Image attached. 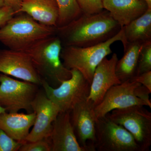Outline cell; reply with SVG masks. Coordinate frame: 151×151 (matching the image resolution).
Listing matches in <instances>:
<instances>
[{
	"label": "cell",
	"instance_id": "6da1fadb",
	"mask_svg": "<svg viewBox=\"0 0 151 151\" xmlns=\"http://www.w3.org/2000/svg\"><path fill=\"white\" fill-rule=\"evenodd\" d=\"M121 28L109 12L105 9L97 14L82 13L67 25L56 28V31L62 45L87 47L110 39Z\"/></svg>",
	"mask_w": 151,
	"mask_h": 151
},
{
	"label": "cell",
	"instance_id": "7a4b0ae2",
	"mask_svg": "<svg viewBox=\"0 0 151 151\" xmlns=\"http://www.w3.org/2000/svg\"><path fill=\"white\" fill-rule=\"evenodd\" d=\"M62 43L60 38L52 36L40 41L24 52L42 79L53 88L71 77L70 70L63 65L60 58Z\"/></svg>",
	"mask_w": 151,
	"mask_h": 151
},
{
	"label": "cell",
	"instance_id": "3957f363",
	"mask_svg": "<svg viewBox=\"0 0 151 151\" xmlns=\"http://www.w3.org/2000/svg\"><path fill=\"white\" fill-rule=\"evenodd\" d=\"M56 31V27L42 24L27 14L14 17L0 27V42L10 49L25 52Z\"/></svg>",
	"mask_w": 151,
	"mask_h": 151
},
{
	"label": "cell",
	"instance_id": "277c9868",
	"mask_svg": "<svg viewBox=\"0 0 151 151\" xmlns=\"http://www.w3.org/2000/svg\"><path fill=\"white\" fill-rule=\"evenodd\" d=\"M117 41L124 43V33L122 28L113 37L96 45L87 47L65 46L62 48L60 58L66 68L78 70L91 85L97 65L105 58L112 53L111 45Z\"/></svg>",
	"mask_w": 151,
	"mask_h": 151
},
{
	"label": "cell",
	"instance_id": "5b68a950",
	"mask_svg": "<svg viewBox=\"0 0 151 151\" xmlns=\"http://www.w3.org/2000/svg\"><path fill=\"white\" fill-rule=\"evenodd\" d=\"M71 77L56 88L50 86L44 79L41 86L47 97L59 108L60 112L70 111L78 103L89 96L90 84L78 70H70Z\"/></svg>",
	"mask_w": 151,
	"mask_h": 151
},
{
	"label": "cell",
	"instance_id": "8992f818",
	"mask_svg": "<svg viewBox=\"0 0 151 151\" xmlns=\"http://www.w3.org/2000/svg\"><path fill=\"white\" fill-rule=\"evenodd\" d=\"M107 116L124 127L134 137L141 151H148L151 145V113L142 105L116 109Z\"/></svg>",
	"mask_w": 151,
	"mask_h": 151
},
{
	"label": "cell",
	"instance_id": "52a82bcc",
	"mask_svg": "<svg viewBox=\"0 0 151 151\" xmlns=\"http://www.w3.org/2000/svg\"><path fill=\"white\" fill-rule=\"evenodd\" d=\"M38 84L20 81L9 76L0 74V105L9 113H17L24 110L32 113L31 103L37 94Z\"/></svg>",
	"mask_w": 151,
	"mask_h": 151
},
{
	"label": "cell",
	"instance_id": "ba28073f",
	"mask_svg": "<svg viewBox=\"0 0 151 151\" xmlns=\"http://www.w3.org/2000/svg\"><path fill=\"white\" fill-rule=\"evenodd\" d=\"M94 145L98 151H141L131 133L107 115L96 121Z\"/></svg>",
	"mask_w": 151,
	"mask_h": 151
},
{
	"label": "cell",
	"instance_id": "9c48e42d",
	"mask_svg": "<svg viewBox=\"0 0 151 151\" xmlns=\"http://www.w3.org/2000/svg\"><path fill=\"white\" fill-rule=\"evenodd\" d=\"M35 120L26 142H35L50 137L52 124L60 110L57 105L47 97L43 88L40 89L31 103Z\"/></svg>",
	"mask_w": 151,
	"mask_h": 151
},
{
	"label": "cell",
	"instance_id": "30bf717a",
	"mask_svg": "<svg viewBox=\"0 0 151 151\" xmlns=\"http://www.w3.org/2000/svg\"><path fill=\"white\" fill-rule=\"evenodd\" d=\"M141 84L129 80L111 87L103 100L94 108L96 118L104 117L111 111L134 105L148 106L136 94V89Z\"/></svg>",
	"mask_w": 151,
	"mask_h": 151
},
{
	"label": "cell",
	"instance_id": "8fae6325",
	"mask_svg": "<svg viewBox=\"0 0 151 151\" xmlns=\"http://www.w3.org/2000/svg\"><path fill=\"white\" fill-rule=\"evenodd\" d=\"M94 107L86 99L70 111V122L80 145L88 151H95L96 124Z\"/></svg>",
	"mask_w": 151,
	"mask_h": 151
},
{
	"label": "cell",
	"instance_id": "7c38bea8",
	"mask_svg": "<svg viewBox=\"0 0 151 151\" xmlns=\"http://www.w3.org/2000/svg\"><path fill=\"white\" fill-rule=\"evenodd\" d=\"M0 72L41 86L42 79L24 52L0 49Z\"/></svg>",
	"mask_w": 151,
	"mask_h": 151
},
{
	"label": "cell",
	"instance_id": "4fadbf2b",
	"mask_svg": "<svg viewBox=\"0 0 151 151\" xmlns=\"http://www.w3.org/2000/svg\"><path fill=\"white\" fill-rule=\"evenodd\" d=\"M118 55L114 53L110 59L105 57L95 69L90 92L86 100L94 108L103 100L105 94L111 87L122 83L116 73Z\"/></svg>",
	"mask_w": 151,
	"mask_h": 151
},
{
	"label": "cell",
	"instance_id": "5bb4252c",
	"mask_svg": "<svg viewBox=\"0 0 151 151\" xmlns=\"http://www.w3.org/2000/svg\"><path fill=\"white\" fill-rule=\"evenodd\" d=\"M52 151H88L76 137L70 119V111L60 112L52 124L50 136Z\"/></svg>",
	"mask_w": 151,
	"mask_h": 151
},
{
	"label": "cell",
	"instance_id": "9a60e30c",
	"mask_svg": "<svg viewBox=\"0 0 151 151\" xmlns=\"http://www.w3.org/2000/svg\"><path fill=\"white\" fill-rule=\"evenodd\" d=\"M103 6L121 27L140 17L150 9L145 0H103Z\"/></svg>",
	"mask_w": 151,
	"mask_h": 151
},
{
	"label": "cell",
	"instance_id": "2e32d148",
	"mask_svg": "<svg viewBox=\"0 0 151 151\" xmlns=\"http://www.w3.org/2000/svg\"><path fill=\"white\" fill-rule=\"evenodd\" d=\"M35 120V113L4 112L0 114V130H2L14 140L26 143V139L29 133L31 127Z\"/></svg>",
	"mask_w": 151,
	"mask_h": 151
},
{
	"label": "cell",
	"instance_id": "e0dca14e",
	"mask_svg": "<svg viewBox=\"0 0 151 151\" xmlns=\"http://www.w3.org/2000/svg\"><path fill=\"white\" fill-rule=\"evenodd\" d=\"M21 12L42 24L56 27L58 9L55 0H23L19 11Z\"/></svg>",
	"mask_w": 151,
	"mask_h": 151
},
{
	"label": "cell",
	"instance_id": "ac0fdd59",
	"mask_svg": "<svg viewBox=\"0 0 151 151\" xmlns=\"http://www.w3.org/2000/svg\"><path fill=\"white\" fill-rule=\"evenodd\" d=\"M124 42V48L127 44L138 42L145 43L151 41V9H148L140 17L122 27Z\"/></svg>",
	"mask_w": 151,
	"mask_h": 151
},
{
	"label": "cell",
	"instance_id": "d6986e66",
	"mask_svg": "<svg viewBox=\"0 0 151 151\" xmlns=\"http://www.w3.org/2000/svg\"><path fill=\"white\" fill-rule=\"evenodd\" d=\"M140 42L127 44L124 48V55L116 63V73L121 82L130 80L135 76L142 45Z\"/></svg>",
	"mask_w": 151,
	"mask_h": 151
},
{
	"label": "cell",
	"instance_id": "ffe728a7",
	"mask_svg": "<svg viewBox=\"0 0 151 151\" xmlns=\"http://www.w3.org/2000/svg\"><path fill=\"white\" fill-rule=\"evenodd\" d=\"M58 9L56 28L69 24L79 17L82 12L76 0H55Z\"/></svg>",
	"mask_w": 151,
	"mask_h": 151
},
{
	"label": "cell",
	"instance_id": "44dd1931",
	"mask_svg": "<svg viewBox=\"0 0 151 151\" xmlns=\"http://www.w3.org/2000/svg\"><path fill=\"white\" fill-rule=\"evenodd\" d=\"M150 71H151V41L142 45L136 76Z\"/></svg>",
	"mask_w": 151,
	"mask_h": 151
},
{
	"label": "cell",
	"instance_id": "7402d4cb",
	"mask_svg": "<svg viewBox=\"0 0 151 151\" xmlns=\"http://www.w3.org/2000/svg\"><path fill=\"white\" fill-rule=\"evenodd\" d=\"M82 13L97 14L104 9L103 0H76Z\"/></svg>",
	"mask_w": 151,
	"mask_h": 151
},
{
	"label": "cell",
	"instance_id": "603a6c76",
	"mask_svg": "<svg viewBox=\"0 0 151 151\" xmlns=\"http://www.w3.org/2000/svg\"><path fill=\"white\" fill-rule=\"evenodd\" d=\"M19 151H52L50 138L22 144Z\"/></svg>",
	"mask_w": 151,
	"mask_h": 151
},
{
	"label": "cell",
	"instance_id": "cb8c5ba5",
	"mask_svg": "<svg viewBox=\"0 0 151 151\" xmlns=\"http://www.w3.org/2000/svg\"><path fill=\"white\" fill-rule=\"evenodd\" d=\"M0 130V151H17L22 145Z\"/></svg>",
	"mask_w": 151,
	"mask_h": 151
},
{
	"label": "cell",
	"instance_id": "d4e9b609",
	"mask_svg": "<svg viewBox=\"0 0 151 151\" xmlns=\"http://www.w3.org/2000/svg\"><path fill=\"white\" fill-rule=\"evenodd\" d=\"M16 13L9 6H5L0 9V27L4 25Z\"/></svg>",
	"mask_w": 151,
	"mask_h": 151
},
{
	"label": "cell",
	"instance_id": "484cf974",
	"mask_svg": "<svg viewBox=\"0 0 151 151\" xmlns=\"http://www.w3.org/2000/svg\"><path fill=\"white\" fill-rule=\"evenodd\" d=\"M130 81L140 83L151 92V71L135 76Z\"/></svg>",
	"mask_w": 151,
	"mask_h": 151
},
{
	"label": "cell",
	"instance_id": "4316f807",
	"mask_svg": "<svg viewBox=\"0 0 151 151\" xmlns=\"http://www.w3.org/2000/svg\"><path fill=\"white\" fill-rule=\"evenodd\" d=\"M5 6L13 9L16 14L19 13L21 5L23 0H4Z\"/></svg>",
	"mask_w": 151,
	"mask_h": 151
},
{
	"label": "cell",
	"instance_id": "83f0119b",
	"mask_svg": "<svg viewBox=\"0 0 151 151\" xmlns=\"http://www.w3.org/2000/svg\"><path fill=\"white\" fill-rule=\"evenodd\" d=\"M6 112V109L4 108H3L2 107L1 105H0V114L1 113H4V112Z\"/></svg>",
	"mask_w": 151,
	"mask_h": 151
},
{
	"label": "cell",
	"instance_id": "f1b7e54d",
	"mask_svg": "<svg viewBox=\"0 0 151 151\" xmlns=\"http://www.w3.org/2000/svg\"><path fill=\"white\" fill-rule=\"evenodd\" d=\"M145 1L147 4L149 8L151 9V0H145Z\"/></svg>",
	"mask_w": 151,
	"mask_h": 151
},
{
	"label": "cell",
	"instance_id": "f546056e",
	"mask_svg": "<svg viewBox=\"0 0 151 151\" xmlns=\"http://www.w3.org/2000/svg\"><path fill=\"white\" fill-rule=\"evenodd\" d=\"M5 6L4 0H0V9Z\"/></svg>",
	"mask_w": 151,
	"mask_h": 151
}]
</instances>
